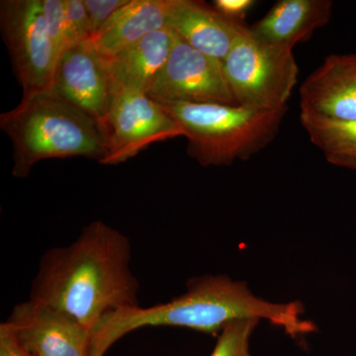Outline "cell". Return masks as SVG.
<instances>
[{
    "label": "cell",
    "instance_id": "cell-6",
    "mask_svg": "<svg viewBox=\"0 0 356 356\" xmlns=\"http://www.w3.org/2000/svg\"><path fill=\"white\" fill-rule=\"evenodd\" d=\"M0 29L23 95L50 88L58 57L47 30L42 0H2Z\"/></svg>",
    "mask_w": 356,
    "mask_h": 356
},
{
    "label": "cell",
    "instance_id": "cell-17",
    "mask_svg": "<svg viewBox=\"0 0 356 356\" xmlns=\"http://www.w3.org/2000/svg\"><path fill=\"white\" fill-rule=\"evenodd\" d=\"M259 320L236 321L225 327L218 336L216 346L210 356H252L250 337Z\"/></svg>",
    "mask_w": 356,
    "mask_h": 356
},
{
    "label": "cell",
    "instance_id": "cell-20",
    "mask_svg": "<svg viewBox=\"0 0 356 356\" xmlns=\"http://www.w3.org/2000/svg\"><path fill=\"white\" fill-rule=\"evenodd\" d=\"M130 0H84L88 9L90 39L98 34L119 9Z\"/></svg>",
    "mask_w": 356,
    "mask_h": 356
},
{
    "label": "cell",
    "instance_id": "cell-13",
    "mask_svg": "<svg viewBox=\"0 0 356 356\" xmlns=\"http://www.w3.org/2000/svg\"><path fill=\"white\" fill-rule=\"evenodd\" d=\"M332 7L331 0H280L250 32L262 43L293 49L329 24Z\"/></svg>",
    "mask_w": 356,
    "mask_h": 356
},
{
    "label": "cell",
    "instance_id": "cell-7",
    "mask_svg": "<svg viewBox=\"0 0 356 356\" xmlns=\"http://www.w3.org/2000/svg\"><path fill=\"white\" fill-rule=\"evenodd\" d=\"M106 156L102 165L125 163L156 143L184 137L175 119L147 93L118 90L111 93L103 125Z\"/></svg>",
    "mask_w": 356,
    "mask_h": 356
},
{
    "label": "cell",
    "instance_id": "cell-18",
    "mask_svg": "<svg viewBox=\"0 0 356 356\" xmlns=\"http://www.w3.org/2000/svg\"><path fill=\"white\" fill-rule=\"evenodd\" d=\"M67 49L90 40V24L84 0H65Z\"/></svg>",
    "mask_w": 356,
    "mask_h": 356
},
{
    "label": "cell",
    "instance_id": "cell-2",
    "mask_svg": "<svg viewBox=\"0 0 356 356\" xmlns=\"http://www.w3.org/2000/svg\"><path fill=\"white\" fill-rule=\"evenodd\" d=\"M187 290L168 303L131 307L109 314L91 332L90 356H104L116 341L145 327H180L218 337L231 323L266 320L292 339L317 331L302 318L303 304L273 303L255 296L247 283L227 275H203L187 282Z\"/></svg>",
    "mask_w": 356,
    "mask_h": 356
},
{
    "label": "cell",
    "instance_id": "cell-22",
    "mask_svg": "<svg viewBox=\"0 0 356 356\" xmlns=\"http://www.w3.org/2000/svg\"><path fill=\"white\" fill-rule=\"evenodd\" d=\"M0 356H30L18 343L6 322L0 325Z\"/></svg>",
    "mask_w": 356,
    "mask_h": 356
},
{
    "label": "cell",
    "instance_id": "cell-21",
    "mask_svg": "<svg viewBox=\"0 0 356 356\" xmlns=\"http://www.w3.org/2000/svg\"><path fill=\"white\" fill-rule=\"evenodd\" d=\"M255 4L257 1L254 0H215L212 6L227 19L243 23Z\"/></svg>",
    "mask_w": 356,
    "mask_h": 356
},
{
    "label": "cell",
    "instance_id": "cell-4",
    "mask_svg": "<svg viewBox=\"0 0 356 356\" xmlns=\"http://www.w3.org/2000/svg\"><path fill=\"white\" fill-rule=\"evenodd\" d=\"M158 102L184 131L187 154L202 166L231 165L259 154L275 139L287 112V108Z\"/></svg>",
    "mask_w": 356,
    "mask_h": 356
},
{
    "label": "cell",
    "instance_id": "cell-9",
    "mask_svg": "<svg viewBox=\"0 0 356 356\" xmlns=\"http://www.w3.org/2000/svg\"><path fill=\"white\" fill-rule=\"evenodd\" d=\"M6 323L30 356H90V330L64 312L29 300Z\"/></svg>",
    "mask_w": 356,
    "mask_h": 356
},
{
    "label": "cell",
    "instance_id": "cell-5",
    "mask_svg": "<svg viewBox=\"0 0 356 356\" xmlns=\"http://www.w3.org/2000/svg\"><path fill=\"white\" fill-rule=\"evenodd\" d=\"M292 51L257 41L248 27L224 60L236 104L259 110L287 108L299 76Z\"/></svg>",
    "mask_w": 356,
    "mask_h": 356
},
{
    "label": "cell",
    "instance_id": "cell-3",
    "mask_svg": "<svg viewBox=\"0 0 356 356\" xmlns=\"http://www.w3.org/2000/svg\"><path fill=\"white\" fill-rule=\"evenodd\" d=\"M0 128L13 146V175L25 178L39 161L76 156L102 163L106 140L100 124L50 88L23 95L0 115Z\"/></svg>",
    "mask_w": 356,
    "mask_h": 356
},
{
    "label": "cell",
    "instance_id": "cell-14",
    "mask_svg": "<svg viewBox=\"0 0 356 356\" xmlns=\"http://www.w3.org/2000/svg\"><path fill=\"white\" fill-rule=\"evenodd\" d=\"M175 33L165 27L147 35L106 60L111 93L132 90L147 93L172 51Z\"/></svg>",
    "mask_w": 356,
    "mask_h": 356
},
{
    "label": "cell",
    "instance_id": "cell-1",
    "mask_svg": "<svg viewBox=\"0 0 356 356\" xmlns=\"http://www.w3.org/2000/svg\"><path fill=\"white\" fill-rule=\"evenodd\" d=\"M127 236L102 221L83 227L74 242L47 250L30 300L76 318L91 332L103 318L140 306Z\"/></svg>",
    "mask_w": 356,
    "mask_h": 356
},
{
    "label": "cell",
    "instance_id": "cell-12",
    "mask_svg": "<svg viewBox=\"0 0 356 356\" xmlns=\"http://www.w3.org/2000/svg\"><path fill=\"white\" fill-rule=\"evenodd\" d=\"M168 27L192 48L222 63L248 28L196 0H175Z\"/></svg>",
    "mask_w": 356,
    "mask_h": 356
},
{
    "label": "cell",
    "instance_id": "cell-15",
    "mask_svg": "<svg viewBox=\"0 0 356 356\" xmlns=\"http://www.w3.org/2000/svg\"><path fill=\"white\" fill-rule=\"evenodd\" d=\"M175 0H130L90 39L105 58L118 55L143 38L168 27Z\"/></svg>",
    "mask_w": 356,
    "mask_h": 356
},
{
    "label": "cell",
    "instance_id": "cell-10",
    "mask_svg": "<svg viewBox=\"0 0 356 356\" xmlns=\"http://www.w3.org/2000/svg\"><path fill=\"white\" fill-rule=\"evenodd\" d=\"M51 90L100 124L108 113L111 88L106 60L91 40L67 49L58 58Z\"/></svg>",
    "mask_w": 356,
    "mask_h": 356
},
{
    "label": "cell",
    "instance_id": "cell-11",
    "mask_svg": "<svg viewBox=\"0 0 356 356\" xmlns=\"http://www.w3.org/2000/svg\"><path fill=\"white\" fill-rule=\"evenodd\" d=\"M300 113L356 120V53L332 54L300 86Z\"/></svg>",
    "mask_w": 356,
    "mask_h": 356
},
{
    "label": "cell",
    "instance_id": "cell-8",
    "mask_svg": "<svg viewBox=\"0 0 356 356\" xmlns=\"http://www.w3.org/2000/svg\"><path fill=\"white\" fill-rule=\"evenodd\" d=\"M147 95L156 102L238 106L224 63L192 48L177 34L168 60Z\"/></svg>",
    "mask_w": 356,
    "mask_h": 356
},
{
    "label": "cell",
    "instance_id": "cell-19",
    "mask_svg": "<svg viewBox=\"0 0 356 356\" xmlns=\"http://www.w3.org/2000/svg\"><path fill=\"white\" fill-rule=\"evenodd\" d=\"M42 7L49 36L60 58L67 49L65 0H42Z\"/></svg>",
    "mask_w": 356,
    "mask_h": 356
},
{
    "label": "cell",
    "instance_id": "cell-16",
    "mask_svg": "<svg viewBox=\"0 0 356 356\" xmlns=\"http://www.w3.org/2000/svg\"><path fill=\"white\" fill-rule=\"evenodd\" d=\"M300 122L312 144L322 152L327 163L356 170V120L339 121L300 113Z\"/></svg>",
    "mask_w": 356,
    "mask_h": 356
}]
</instances>
